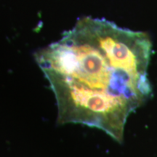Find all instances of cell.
Returning <instances> with one entry per match:
<instances>
[{"mask_svg": "<svg viewBox=\"0 0 157 157\" xmlns=\"http://www.w3.org/2000/svg\"><path fill=\"white\" fill-rule=\"evenodd\" d=\"M146 32L84 17L34 54L53 92L58 124L100 129L121 143L127 118L152 93Z\"/></svg>", "mask_w": 157, "mask_h": 157, "instance_id": "obj_1", "label": "cell"}]
</instances>
